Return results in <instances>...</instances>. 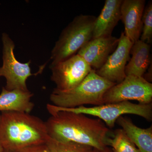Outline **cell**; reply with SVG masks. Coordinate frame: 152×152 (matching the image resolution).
<instances>
[{"label": "cell", "mask_w": 152, "mask_h": 152, "mask_svg": "<svg viewBox=\"0 0 152 152\" xmlns=\"http://www.w3.org/2000/svg\"><path fill=\"white\" fill-rule=\"evenodd\" d=\"M20 152H51L46 144L35 145L25 148Z\"/></svg>", "instance_id": "cell-19"}, {"label": "cell", "mask_w": 152, "mask_h": 152, "mask_svg": "<svg viewBox=\"0 0 152 152\" xmlns=\"http://www.w3.org/2000/svg\"><path fill=\"white\" fill-rule=\"evenodd\" d=\"M116 84L99 76L92 69L83 82L74 88L67 91L54 89L50 100L52 104L65 108L87 104L102 105L104 104L105 93Z\"/></svg>", "instance_id": "cell-3"}, {"label": "cell", "mask_w": 152, "mask_h": 152, "mask_svg": "<svg viewBox=\"0 0 152 152\" xmlns=\"http://www.w3.org/2000/svg\"><path fill=\"white\" fill-rule=\"evenodd\" d=\"M47 108L50 114L59 111H66L97 117L102 121L109 128H113L117 119L125 114L137 115L148 121H151L152 119L151 103L136 104L129 101L90 107L83 106L73 108L60 107L48 104H47Z\"/></svg>", "instance_id": "cell-5"}, {"label": "cell", "mask_w": 152, "mask_h": 152, "mask_svg": "<svg viewBox=\"0 0 152 152\" xmlns=\"http://www.w3.org/2000/svg\"><path fill=\"white\" fill-rule=\"evenodd\" d=\"M51 152H93L90 146L73 142L58 141L49 137L45 143Z\"/></svg>", "instance_id": "cell-16"}, {"label": "cell", "mask_w": 152, "mask_h": 152, "mask_svg": "<svg viewBox=\"0 0 152 152\" xmlns=\"http://www.w3.org/2000/svg\"><path fill=\"white\" fill-rule=\"evenodd\" d=\"M151 46L140 40L133 44L130 50L132 55L125 68L126 76L143 77L151 64Z\"/></svg>", "instance_id": "cell-14"}, {"label": "cell", "mask_w": 152, "mask_h": 152, "mask_svg": "<svg viewBox=\"0 0 152 152\" xmlns=\"http://www.w3.org/2000/svg\"><path fill=\"white\" fill-rule=\"evenodd\" d=\"M93 152H113L111 148H110L108 147H106L103 149L99 150L94 148Z\"/></svg>", "instance_id": "cell-21"}, {"label": "cell", "mask_w": 152, "mask_h": 152, "mask_svg": "<svg viewBox=\"0 0 152 152\" xmlns=\"http://www.w3.org/2000/svg\"><path fill=\"white\" fill-rule=\"evenodd\" d=\"M108 146L113 152H140L122 129L115 131L113 138L109 139Z\"/></svg>", "instance_id": "cell-17"}, {"label": "cell", "mask_w": 152, "mask_h": 152, "mask_svg": "<svg viewBox=\"0 0 152 152\" xmlns=\"http://www.w3.org/2000/svg\"><path fill=\"white\" fill-rule=\"evenodd\" d=\"M96 17L80 15L74 18L61 33L51 54V65L62 61L77 54L92 39Z\"/></svg>", "instance_id": "cell-4"}, {"label": "cell", "mask_w": 152, "mask_h": 152, "mask_svg": "<svg viewBox=\"0 0 152 152\" xmlns=\"http://www.w3.org/2000/svg\"><path fill=\"white\" fill-rule=\"evenodd\" d=\"M116 123L122 128L140 152H152V126L142 129L134 124L130 119L122 116L117 119Z\"/></svg>", "instance_id": "cell-15"}, {"label": "cell", "mask_w": 152, "mask_h": 152, "mask_svg": "<svg viewBox=\"0 0 152 152\" xmlns=\"http://www.w3.org/2000/svg\"><path fill=\"white\" fill-rule=\"evenodd\" d=\"M3 49V66L0 67V77H4L6 79V89H18L29 91L26 85V81L31 76L37 75L42 73L44 67L42 66L37 72L32 74L30 64L31 61L26 63L19 62L14 53L15 45L12 40L6 33L2 36Z\"/></svg>", "instance_id": "cell-6"}, {"label": "cell", "mask_w": 152, "mask_h": 152, "mask_svg": "<svg viewBox=\"0 0 152 152\" xmlns=\"http://www.w3.org/2000/svg\"><path fill=\"white\" fill-rule=\"evenodd\" d=\"M142 28L140 39L149 44L152 38V2L150 1L144 9L142 18Z\"/></svg>", "instance_id": "cell-18"}, {"label": "cell", "mask_w": 152, "mask_h": 152, "mask_svg": "<svg viewBox=\"0 0 152 152\" xmlns=\"http://www.w3.org/2000/svg\"><path fill=\"white\" fill-rule=\"evenodd\" d=\"M50 115L45 122L51 138L58 141L75 142L99 150L108 146L110 130L100 119L66 111Z\"/></svg>", "instance_id": "cell-1"}, {"label": "cell", "mask_w": 152, "mask_h": 152, "mask_svg": "<svg viewBox=\"0 0 152 152\" xmlns=\"http://www.w3.org/2000/svg\"><path fill=\"white\" fill-rule=\"evenodd\" d=\"M136 100L140 104L151 103L152 84L143 77L126 76L123 81L109 88L103 96L104 104Z\"/></svg>", "instance_id": "cell-7"}, {"label": "cell", "mask_w": 152, "mask_h": 152, "mask_svg": "<svg viewBox=\"0 0 152 152\" xmlns=\"http://www.w3.org/2000/svg\"><path fill=\"white\" fill-rule=\"evenodd\" d=\"M4 152H5V151H4Z\"/></svg>", "instance_id": "cell-23"}, {"label": "cell", "mask_w": 152, "mask_h": 152, "mask_svg": "<svg viewBox=\"0 0 152 152\" xmlns=\"http://www.w3.org/2000/svg\"><path fill=\"white\" fill-rule=\"evenodd\" d=\"M0 152H4V150L1 146H0Z\"/></svg>", "instance_id": "cell-22"}, {"label": "cell", "mask_w": 152, "mask_h": 152, "mask_svg": "<svg viewBox=\"0 0 152 152\" xmlns=\"http://www.w3.org/2000/svg\"><path fill=\"white\" fill-rule=\"evenodd\" d=\"M33 95L29 91H9L3 87L0 94V111L30 113L34 106L31 101Z\"/></svg>", "instance_id": "cell-13"}, {"label": "cell", "mask_w": 152, "mask_h": 152, "mask_svg": "<svg viewBox=\"0 0 152 152\" xmlns=\"http://www.w3.org/2000/svg\"><path fill=\"white\" fill-rule=\"evenodd\" d=\"M151 65H150L149 66L147 70L148 72H147V73L145 74V77H143L149 83H151V82L152 81V63H151Z\"/></svg>", "instance_id": "cell-20"}, {"label": "cell", "mask_w": 152, "mask_h": 152, "mask_svg": "<svg viewBox=\"0 0 152 152\" xmlns=\"http://www.w3.org/2000/svg\"><path fill=\"white\" fill-rule=\"evenodd\" d=\"M45 122L29 113L2 112L0 115V146L7 152H20L45 144L49 138Z\"/></svg>", "instance_id": "cell-2"}, {"label": "cell", "mask_w": 152, "mask_h": 152, "mask_svg": "<svg viewBox=\"0 0 152 152\" xmlns=\"http://www.w3.org/2000/svg\"><path fill=\"white\" fill-rule=\"evenodd\" d=\"M145 5V0H123L121 5V20L124 25V33L133 44L139 40L141 35Z\"/></svg>", "instance_id": "cell-11"}, {"label": "cell", "mask_w": 152, "mask_h": 152, "mask_svg": "<svg viewBox=\"0 0 152 152\" xmlns=\"http://www.w3.org/2000/svg\"><path fill=\"white\" fill-rule=\"evenodd\" d=\"M119 39L109 36L93 39L78 52L93 69L96 71L104 64L108 58L115 50Z\"/></svg>", "instance_id": "cell-10"}, {"label": "cell", "mask_w": 152, "mask_h": 152, "mask_svg": "<svg viewBox=\"0 0 152 152\" xmlns=\"http://www.w3.org/2000/svg\"><path fill=\"white\" fill-rule=\"evenodd\" d=\"M50 67L51 80L56 85V88L61 91H69L77 86L92 69L77 54Z\"/></svg>", "instance_id": "cell-8"}, {"label": "cell", "mask_w": 152, "mask_h": 152, "mask_svg": "<svg viewBox=\"0 0 152 152\" xmlns=\"http://www.w3.org/2000/svg\"><path fill=\"white\" fill-rule=\"evenodd\" d=\"M123 0H106L95 21L93 39L112 36L114 28L121 19V7Z\"/></svg>", "instance_id": "cell-12"}, {"label": "cell", "mask_w": 152, "mask_h": 152, "mask_svg": "<svg viewBox=\"0 0 152 152\" xmlns=\"http://www.w3.org/2000/svg\"><path fill=\"white\" fill-rule=\"evenodd\" d=\"M119 39L115 50L109 56L104 64L96 71L99 76L116 84L126 77L125 68L130 59V50L133 45L124 32Z\"/></svg>", "instance_id": "cell-9"}]
</instances>
